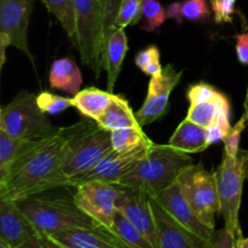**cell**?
Segmentation results:
<instances>
[{"label": "cell", "mask_w": 248, "mask_h": 248, "mask_svg": "<svg viewBox=\"0 0 248 248\" xmlns=\"http://www.w3.org/2000/svg\"><path fill=\"white\" fill-rule=\"evenodd\" d=\"M96 121H81L57 127L40 140H29L12 164L6 181L0 184V198L14 200L44 191L69 154L75 140L92 127Z\"/></svg>", "instance_id": "obj_1"}, {"label": "cell", "mask_w": 248, "mask_h": 248, "mask_svg": "<svg viewBox=\"0 0 248 248\" xmlns=\"http://www.w3.org/2000/svg\"><path fill=\"white\" fill-rule=\"evenodd\" d=\"M191 164L194 162L189 154L178 152L169 144L154 143L148 154L118 184L156 196L176 183L182 171Z\"/></svg>", "instance_id": "obj_2"}, {"label": "cell", "mask_w": 248, "mask_h": 248, "mask_svg": "<svg viewBox=\"0 0 248 248\" xmlns=\"http://www.w3.org/2000/svg\"><path fill=\"white\" fill-rule=\"evenodd\" d=\"M17 205L38 232L47 236L75 228H98L89 216L78 207L73 198L48 196L40 193L17 200Z\"/></svg>", "instance_id": "obj_3"}, {"label": "cell", "mask_w": 248, "mask_h": 248, "mask_svg": "<svg viewBox=\"0 0 248 248\" xmlns=\"http://www.w3.org/2000/svg\"><path fill=\"white\" fill-rule=\"evenodd\" d=\"M113 150L111 132L96 123L75 140L61 169L46 184L43 193L64 186L70 179L85 174Z\"/></svg>", "instance_id": "obj_4"}, {"label": "cell", "mask_w": 248, "mask_h": 248, "mask_svg": "<svg viewBox=\"0 0 248 248\" xmlns=\"http://www.w3.org/2000/svg\"><path fill=\"white\" fill-rule=\"evenodd\" d=\"M215 177L224 228L236 240L242 236L239 216L244 184L248 178V150L240 149L236 157L224 154L215 171Z\"/></svg>", "instance_id": "obj_5"}, {"label": "cell", "mask_w": 248, "mask_h": 248, "mask_svg": "<svg viewBox=\"0 0 248 248\" xmlns=\"http://www.w3.org/2000/svg\"><path fill=\"white\" fill-rule=\"evenodd\" d=\"M77 27V50L86 67L99 78L103 69L104 33L103 0H73Z\"/></svg>", "instance_id": "obj_6"}, {"label": "cell", "mask_w": 248, "mask_h": 248, "mask_svg": "<svg viewBox=\"0 0 248 248\" xmlns=\"http://www.w3.org/2000/svg\"><path fill=\"white\" fill-rule=\"evenodd\" d=\"M47 115L39 108L36 94L22 91L0 109V130L14 138L35 140L56 131Z\"/></svg>", "instance_id": "obj_7"}, {"label": "cell", "mask_w": 248, "mask_h": 248, "mask_svg": "<svg viewBox=\"0 0 248 248\" xmlns=\"http://www.w3.org/2000/svg\"><path fill=\"white\" fill-rule=\"evenodd\" d=\"M184 196L201 220L216 229V216L219 213V195L215 172H210L202 164H191L177 178Z\"/></svg>", "instance_id": "obj_8"}, {"label": "cell", "mask_w": 248, "mask_h": 248, "mask_svg": "<svg viewBox=\"0 0 248 248\" xmlns=\"http://www.w3.org/2000/svg\"><path fill=\"white\" fill-rule=\"evenodd\" d=\"M33 0H0V69L6 61V50L14 46L34 63L28 45V27Z\"/></svg>", "instance_id": "obj_9"}, {"label": "cell", "mask_w": 248, "mask_h": 248, "mask_svg": "<svg viewBox=\"0 0 248 248\" xmlns=\"http://www.w3.org/2000/svg\"><path fill=\"white\" fill-rule=\"evenodd\" d=\"M75 189L73 199L78 207L98 227L110 229L118 212L116 201L120 195L118 184L87 182L75 186Z\"/></svg>", "instance_id": "obj_10"}, {"label": "cell", "mask_w": 248, "mask_h": 248, "mask_svg": "<svg viewBox=\"0 0 248 248\" xmlns=\"http://www.w3.org/2000/svg\"><path fill=\"white\" fill-rule=\"evenodd\" d=\"M154 142L150 140L131 152L120 153L113 150L93 169L90 170L82 176L68 181L64 186H74L75 188L80 184L87 183V182H104V183L118 184L148 154Z\"/></svg>", "instance_id": "obj_11"}, {"label": "cell", "mask_w": 248, "mask_h": 248, "mask_svg": "<svg viewBox=\"0 0 248 248\" xmlns=\"http://www.w3.org/2000/svg\"><path fill=\"white\" fill-rule=\"evenodd\" d=\"M149 200L156 230L155 248H213L212 241L183 227L153 196Z\"/></svg>", "instance_id": "obj_12"}, {"label": "cell", "mask_w": 248, "mask_h": 248, "mask_svg": "<svg viewBox=\"0 0 248 248\" xmlns=\"http://www.w3.org/2000/svg\"><path fill=\"white\" fill-rule=\"evenodd\" d=\"M183 73L184 70H176L173 65L167 64L160 77L150 78L144 103L136 111V118L142 127L159 120L166 113L170 94L179 84Z\"/></svg>", "instance_id": "obj_13"}, {"label": "cell", "mask_w": 248, "mask_h": 248, "mask_svg": "<svg viewBox=\"0 0 248 248\" xmlns=\"http://www.w3.org/2000/svg\"><path fill=\"white\" fill-rule=\"evenodd\" d=\"M118 186L120 189V195L116 201L118 210L155 246L156 230H155V220L150 206L149 195L140 189L127 188L119 184Z\"/></svg>", "instance_id": "obj_14"}, {"label": "cell", "mask_w": 248, "mask_h": 248, "mask_svg": "<svg viewBox=\"0 0 248 248\" xmlns=\"http://www.w3.org/2000/svg\"><path fill=\"white\" fill-rule=\"evenodd\" d=\"M153 198L166 210V212L170 216H172L183 227H186L190 232H195L199 236L212 241L216 230L208 228L199 218V216L196 215L194 208L191 207L189 201L186 200L183 191L181 190V186H178L177 182L167 189H165L159 195L153 196Z\"/></svg>", "instance_id": "obj_15"}, {"label": "cell", "mask_w": 248, "mask_h": 248, "mask_svg": "<svg viewBox=\"0 0 248 248\" xmlns=\"http://www.w3.org/2000/svg\"><path fill=\"white\" fill-rule=\"evenodd\" d=\"M39 234L31 220L22 212L17 201L0 198V240L17 248Z\"/></svg>", "instance_id": "obj_16"}, {"label": "cell", "mask_w": 248, "mask_h": 248, "mask_svg": "<svg viewBox=\"0 0 248 248\" xmlns=\"http://www.w3.org/2000/svg\"><path fill=\"white\" fill-rule=\"evenodd\" d=\"M61 248H126L107 228H75L48 235Z\"/></svg>", "instance_id": "obj_17"}, {"label": "cell", "mask_w": 248, "mask_h": 248, "mask_svg": "<svg viewBox=\"0 0 248 248\" xmlns=\"http://www.w3.org/2000/svg\"><path fill=\"white\" fill-rule=\"evenodd\" d=\"M127 51L128 41L125 29L115 28L107 36L103 48V69L107 73L109 92H113Z\"/></svg>", "instance_id": "obj_18"}, {"label": "cell", "mask_w": 248, "mask_h": 248, "mask_svg": "<svg viewBox=\"0 0 248 248\" xmlns=\"http://www.w3.org/2000/svg\"><path fill=\"white\" fill-rule=\"evenodd\" d=\"M167 144L186 154H198L210 147L206 140L205 128L191 123L186 118L181 121Z\"/></svg>", "instance_id": "obj_19"}, {"label": "cell", "mask_w": 248, "mask_h": 248, "mask_svg": "<svg viewBox=\"0 0 248 248\" xmlns=\"http://www.w3.org/2000/svg\"><path fill=\"white\" fill-rule=\"evenodd\" d=\"M48 81L53 90H60L75 96L82 85L81 70L72 58H60L51 65Z\"/></svg>", "instance_id": "obj_20"}, {"label": "cell", "mask_w": 248, "mask_h": 248, "mask_svg": "<svg viewBox=\"0 0 248 248\" xmlns=\"http://www.w3.org/2000/svg\"><path fill=\"white\" fill-rule=\"evenodd\" d=\"M96 123L110 132L119 128L142 127L128 101L120 94H114L107 110Z\"/></svg>", "instance_id": "obj_21"}, {"label": "cell", "mask_w": 248, "mask_h": 248, "mask_svg": "<svg viewBox=\"0 0 248 248\" xmlns=\"http://www.w3.org/2000/svg\"><path fill=\"white\" fill-rule=\"evenodd\" d=\"M113 96V92L103 91L97 87H87L73 96V107L84 118L97 121L107 110Z\"/></svg>", "instance_id": "obj_22"}, {"label": "cell", "mask_w": 248, "mask_h": 248, "mask_svg": "<svg viewBox=\"0 0 248 248\" xmlns=\"http://www.w3.org/2000/svg\"><path fill=\"white\" fill-rule=\"evenodd\" d=\"M109 230L123 242L126 248H155L153 242L119 210L114 218L113 225Z\"/></svg>", "instance_id": "obj_23"}, {"label": "cell", "mask_w": 248, "mask_h": 248, "mask_svg": "<svg viewBox=\"0 0 248 248\" xmlns=\"http://www.w3.org/2000/svg\"><path fill=\"white\" fill-rule=\"evenodd\" d=\"M167 17L173 18L182 24L183 19L189 22H198L210 16V6L207 0H183L169 5L166 10Z\"/></svg>", "instance_id": "obj_24"}, {"label": "cell", "mask_w": 248, "mask_h": 248, "mask_svg": "<svg viewBox=\"0 0 248 248\" xmlns=\"http://www.w3.org/2000/svg\"><path fill=\"white\" fill-rule=\"evenodd\" d=\"M48 12L56 17L61 27L67 33L73 45H77V27L73 0H41Z\"/></svg>", "instance_id": "obj_25"}, {"label": "cell", "mask_w": 248, "mask_h": 248, "mask_svg": "<svg viewBox=\"0 0 248 248\" xmlns=\"http://www.w3.org/2000/svg\"><path fill=\"white\" fill-rule=\"evenodd\" d=\"M27 142L29 140L14 138L0 130V184L6 181L12 164Z\"/></svg>", "instance_id": "obj_26"}, {"label": "cell", "mask_w": 248, "mask_h": 248, "mask_svg": "<svg viewBox=\"0 0 248 248\" xmlns=\"http://www.w3.org/2000/svg\"><path fill=\"white\" fill-rule=\"evenodd\" d=\"M225 99H228V97L224 93H222V92H219L217 97L212 99V101L198 104H190L188 114H186V119L190 120L191 123L201 126V127H208L215 121L218 110H219L220 106H222V103Z\"/></svg>", "instance_id": "obj_27"}, {"label": "cell", "mask_w": 248, "mask_h": 248, "mask_svg": "<svg viewBox=\"0 0 248 248\" xmlns=\"http://www.w3.org/2000/svg\"><path fill=\"white\" fill-rule=\"evenodd\" d=\"M148 140H150L142 127H126L111 131V144L116 152H131Z\"/></svg>", "instance_id": "obj_28"}, {"label": "cell", "mask_w": 248, "mask_h": 248, "mask_svg": "<svg viewBox=\"0 0 248 248\" xmlns=\"http://www.w3.org/2000/svg\"><path fill=\"white\" fill-rule=\"evenodd\" d=\"M167 18L169 17L166 10L159 0H143L142 15H140V19H143L140 28L143 31L154 33L165 23Z\"/></svg>", "instance_id": "obj_29"}, {"label": "cell", "mask_w": 248, "mask_h": 248, "mask_svg": "<svg viewBox=\"0 0 248 248\" xmlns=\"http://www.w3.org/2000/svg\"><path fill=\"white\" fill-rule=\"evenodd\" d=\"M38 106L46 115H58L73 107V98L58 96L48 91H43L36 94Z\"/></svg>", "instance_id": "obj_30"}, {"label": "cell", "mask_w": 248, "mask_h": 248, "mask_svg": "<svg viewBox=\"0 0 248 248\" xmlns=\"http://www.w3.org/2000/svg\"><path fill=\"white\" fill-rule=\"evenodd\" d=\"M143 0H124L116 18V28H124L140 21Z\"/></svg>", "instance_id": "obj_31"}, {"label": "cell", "mask_w": 248, "mask_h": 248, "mask_svg": "<svg viewBox=\"0 0 248 248\" xmlns=\"http://www.w3.org/2000/svg\"><path fill=\"white\" fill-rule=\"evenodd\" d=\"M248 124L247 121V115L244 113V115L240 118V120L235 124L234 126H232L230 131L228 132V135L225 136L224 140V154L228 155L230 157H236L239 154L240 150V138H241L242 132L246 128V125Z\"/></svg>", "instance_id": "obj_32"}, {"label": "cell", "mask_w": 248, "mask_h": 248, "mask_svg": "<svg viewBox=\"0 0 248 248\" xmlns=\"http://www.w3.org/2000/svg\"><path fill=\"white\" fill-rule=\"evenodd\" d=\"M218 93L219 91L212 85L206 84V82H198V84L189 86L188 91H186V97H188L190 104H198L212 101L217 97Z\"/></svg>", "instance_id": "obj_33"}, {"label": "cell", "mask_w": 248, "mask_h": 248, "mask_svg": "<svg viewBox=\"0 0 248 248\" xmlns=\"http://www.w3.org/2000/svg\"><path fill=\"white\" fill-rule=\"evenodd\" d=\"M236 0H213L211 6L213 10V16L217 23H232V16L235 14Z\"/></svg>", "instance_id": "obj_34"}, {"label": "cell", "mask_w": 248, "mask_h": 248, "mask_svg": "<svg viewBox=\"0 0 248 248\" xmlns=\"http://www.w3.org/2000/svg\"><path fill=\"white\" fill-rule=\"evenodd\" d=\"M124 0H103L104 7V33L106 39L116 28V18Z\"/></svg>", "instance_id": "obj_35"}, {"label": "cell", "mask_w": 248, "mask_h": 248, "mask_svg": "<svg viewBox=\"0 0 248 248\" xmlns=\"http://www.w3.org/2000/svg\"><path fill=\"white\" fill-rule=\"evenodd\" d=\"M160 58V51L159 48L155 45L149 46V47L144 48V50H140V52L136 55L135 57V63L140 70L144 67H147L149 63H152L153 61L159 60Z\"/></svg>", "instance_id": "obj_36"}, {"label": "cell", "mask_w": 248, "mask_h": 248, "mask_svg": "<svg viewBox=\"0 0 248 248\" xmlns=\"http://www.w3.org/2000/svg\"><path fill=\"white\" fill-rule=\"evenodd\" d=\"M17 248H61L56 244L53 240H51L47 235L44 234H36L35 236L31 237V240H28L27 242H24L23 245H21Z\"/></svg>", "instance_id": "obj_37"}, {"label": "cell", "mask_w": 248, "mask_h": 248, "mask_svg": "<svg viewBox=\"0 0 248 248\" xmlns=\"http://www.w3.org/2000/svg\"><path fill=\"white\" fill-rule=\"evenodd\" d=\"M213 248H234L235 239L225 228L216 232L212 239Z\"/></svg>", "instance_id": "obj_38"}, {"label": "cell", "mask_w": 248, "mask_h": 248, "mask_svg": "<svg viewBox=\"0 0 248 248\" xmlns=\"http://www.w3.org/2000/svg\"><path fill=\"white\" fill-rule=\"evenodd\" d=\"M236 55L240 63L248 65V33L236 35Z\"/></svg>", "instance_id": "obj_39"}, {"label": "cell", "mask_w": 248, "mask_h": 248, "mask_svg": "<svg viewBox=\"0 0 248 248\" xmlns=\"http://www.w3.org/2000/svg\"><path fill=\"white\" fill-rule=\"evenodd\" d=\"M234 248H248V237H239L235 240Z\"/></svg>", "instance_id": "obj_40"}, {"label": "cell", "mask_w": 248, "mask_h": 248, "mask_svg": "<svg viewBox=\"0 0 248 248\" xmlns=\"http://www.w3.org/2000/svg\"><path fill=\"white\" fill-rule=\"evenodd\" d=\"M245 114L247 115V121H248V85H247V90H246V97H245Z\"/></svg>", "instance_id": "obj_41"}, {"label": "cell", "mask_w": 248, "mask_h": 248, "mask_svg": "<svg viewBox=\"0 0 248 248\" xmlns=\"http://www.w3.org/2000/svg\"><path fill=\"white\" fill-rule=\"evenodd\" d=\"M0 248H12V247L10 246V245H7L5 241L0 240Z\"/></svg>", "instance_id": "obj_42"}, {"label": "cell", "mask_w": 248, "mask_h": 248, "mask_svg": "<svg viewBox=\"0 0 248 248\" xmlns=\"http://www.w3.org/2000/svg\"><path fill=\"white\" fill-rule=\"evenodd\" d=\"M211 1H213V0H210V2H211Z\"/></svg>", "instance_id": "obj_43"}]
</instances>
